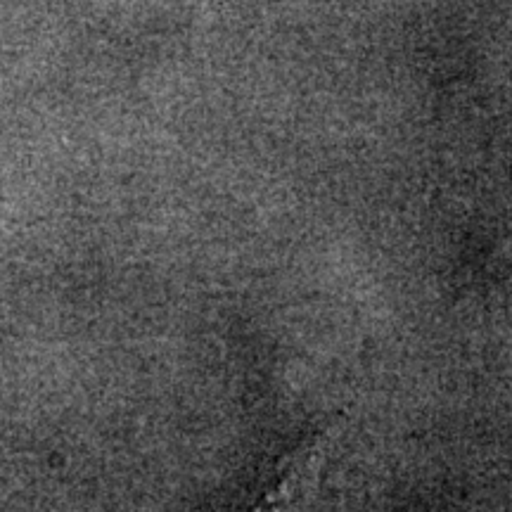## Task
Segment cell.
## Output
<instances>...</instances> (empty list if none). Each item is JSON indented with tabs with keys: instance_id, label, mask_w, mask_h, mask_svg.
<instances>
[{
	"instance_id": "cell-1",
	"label": "cell",
	"mask_w": 512,
	"mask_h": 512,
	"mask_svg": "<svg viewBox=\"0 0 512 512\" xmlns=\"http://www.w3.org/2000/svg\"><path fill=\"white\" fill-rule=\"evenodd\" d=\"M320 456H323V446L318 441H311L280 460V465L275 467V479L266 494L259 498L254 512H292L294 505L309 496L311 486L316 482Z\"/></svg>"
}]
</instances>
